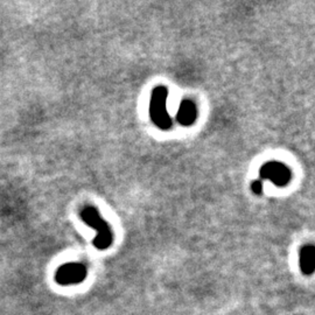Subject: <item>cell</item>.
<instances>
[{
	"mask_svg": "<svg viewBox=\"0 0 315 315\" xmlns=\"http://www.w3.org/2000/svg\"><path fill=\"white\" fill-rule=\"evenodd\" d=\"M80 216L87 225H89L90 228H93L96 231V237L94 238L93 244L97 250L103 251L111 247L113 242L112 229L109 225V223L102 217L100 211L96 208L93 206L83 208L80 212Z\"/></svg>",
	"mask_w": 315,
	"mask_h": 315,
	"instance_id": "cell-1",
	"label": "cell"
},
{
	"mask_svg": "<svg viewBox=\"0 0 315 315\" xmlns=\"http://www.w3.org/2000/svg\"><path fill=\"white\" fill-rule=\"evenodd\" d=\"M168 89L165 86H159L153 89L149 102V117L153 124L160 130L168 131L173 126V120L167 111Z\"/></svg>",
	"mask_w": 315,
	"mask_h": 315,
	"instance_id": "cell-2",
	"label": "cell"
},
{
	"mask_svg": "<svg viewBox=\"0 0 315 315\" xmlns=\"http://www.w3.org/2000/svg\"><path fill=\"white\" fill-rule=\"evenodd\" d=\"M88 276L87 266L82 263L70 262L61 265L55 272V281L62 286L78 285L86 280Z\"/></svg>",
	"mask_w": 315,
	"mask_h": 315,
	"instance_id": "cell-3",
	"label": "cell"
},
{
	"mask_svg": "<svg viewBox=\"0 0 315 315\" xmlns=\"http://www.w3.org/2000/svg\"><path fill=\"white\" fill-rule=\"evenodd\" d=\"M259 180H270L277 187H284L289 184L292 179V172L286 165L278 161H269L264 164L259 170Z\"/></svg>",
	"mask_w": 315,
	"mask_h": 315,
	"instance_id": "cell-4",
	"label": "cell"
},
{
	"mask_svg": "<svg viewBox=\"0 0 315 315\" xmlns=\"http://www.w3.org/2000/svg\"><path fill=\"white\" fill-rule=\"evenodd\" d=\"M197 119V108L190 100H184L179 106L177 113L178 123L182 126H192Z\"/></svg>",
	"mask_w": 315,
	"mask_h": 315,
	"instance_id": "cell-5",
	"label": "cell"
},
{
	"mask_svg": "<svg viewBox=\"0 0 315 315\" xmlns=\"http://www.w3.org/2000/svg\"><path fill=\"white\" fill-rule=\"evenodd\" d=\"M299 265L302 274L310 276L315 270V248L314 245L308 244L301 248L299 256Z\"/></svg>",
	"mask_w": 315,
	"mask_h": 315,
	"instance_id": "cell-6",
	"label": "cell"
},
{
	"mask_svg": "<svg viewBox=\"0 0 315 315\" xmlns=\"http://www.w3.org/2000/svg\"><path fill=\"white\" fill-rule=\"evenodd\" d=\"M251 190H252V193L256 194V195H262L263 194V181H261L258 179V180L252 182Z\"/></svg>",
	"mask_w": 315,
	"mask_h": 315,
	"instance_id": "cell-7",
	"label": "cell"
}]
</instances>
